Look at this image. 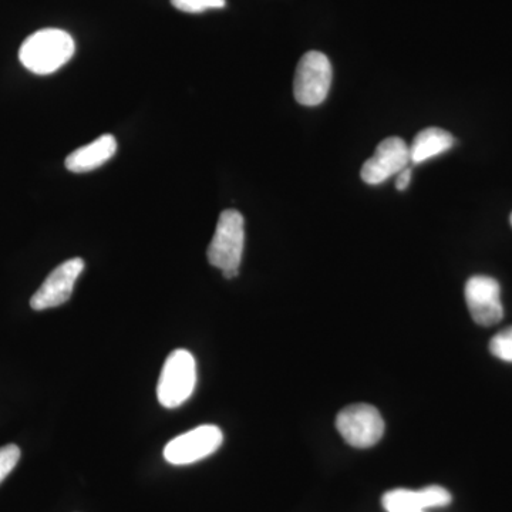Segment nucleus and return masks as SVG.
Masks as SVG:
<instances>
[{
	"label": "nucleus",
	"mask_w": 512,
	"mask_h": 512,
	"mask_svg": "<svg viewBox=\"0 0 512 512\" xmlns=\"http://www.w3.org/2000/svg\"><path fill=\"white\" fill-rule=\"evenodd\" d=\"M74 52L76 45L69 33L60 29H42L23 42L19 59L29 72L47 76L69 62Z\"/></svg>",
	"instance_id": "obj_1"
},
{
	"label": "nucleus",
	"mask_w": 512,
	"mask_h": 512,
	"mask_svg": "<svg viewBox=\"0 0 512 512\" xmlns=\"http://www.w3.org/2000/svg\"><path fill=\"white\" fill-rule=\"evenodd\" d=\"M244 245L245 221L241 212L237 210L222 212L208 247V261L215 268L221 269L224 278H235L238 276Z\"/></svg>",
	"instance_id": "obj_2"
},
{
	"label": "nucleus",
	"mask_w": 512,
	"mask_h": 512,
	"mask_svg": "<svg viewBox=\"0 0 512 512\" xmlns=\"http://www.w3.org/2000/svg\"><path fill=\"white\" fill-rule=\"evenodd\" d=\"M197 383V365L188 350L177 349L168 355L157 384L158 402L165 409H177L192 396Z\"/></svg>",
	"instance_id": "obj_3"
},
{
	"label": "nucleus",
	"mask_w": 512,
	"mask_h": 512,
	"mask_svg": "<svg viewBox=\"0 0 512 512\" xmlns=\"http://www.w3.org/2000/svg\"><path fill=\"white\" fill-rule=\"evenodd\" d=\"M332 86V64L323 53H305L296 67L293 96L302 106L315 107L328 97Z\"/></svg>",
	"instance_id": "obj_4"
},
{
	"label": "nucleus",
	"mask_w": 512,
	"mask_h": 512,
	"mask_svg": "<svg viewBox=\"0 0 512 512\" xmlns=\"http://www.w3.org/2000/svg\"><path fill=\"white\" fill-rule=\"evenodd\" d=\"M336 427L340 436L352 447L376 446L384 434V421L379 410L369 404H353L338 414Z\"/></svg>",
	"instance_id": "obj_5"
},
{
	"label": "nucleus",
	"mask_w": 512,
	"mask_h": 512,
	"mask_svg": "<svg viewBox=\"0 0 512 512\" xmlns=\"http://www.w3.org/2000/svg\"><path fill=\"white\" fill-rule=\"evenodd\" d=\"M222 441L224 434L220 427L205 424L171 440L164 448V458L173 466H187L210 457Z\"/></svg>",
	"instance_id": "obj_6"
},
{
	"label": "nucleus",
	"mask_w": 512,
	"mask_h": 512,
	"mask_svg": "<svg viewBox=\"0 0 512 512\" xmlns=\"http://www.w3.org/2000/svg\"><path fill=\"white\" fill-rule=\"evenodd\" d=\"M464 295L468 311L477 325L488 328L504 318L501 286L491 276L477 275L468 279Z\"/></svg>",
	"instance_id": "obj_7"
},
{
	"label": "nucleus",
	"mask_w": 512,
	"mask_h": 512,
	"mask_svg": "<svg viewBox=\"0 0 512 512\" xmlns=\"http://www.w3.org/2000/svg\"><path fill=\"white\" fill-rule=\"evenodd\" d=\"M410 148L400 137H389L376 147L375 154L363 164L360 177L369 185L383 184L404 168L410 167Z\"/></svg>",
	"instance_id": "obj_8"
},
{
	"label": "nucleus",
	"mask_w": 512,
	"mask_h": 512,
	"mask_svg": "<svg viewBox=\"0 0 512 512\" xmlns=\"http://www.w3.org/2000/svg\"><path fill=\"white\" fill-rule=\"evenodd\" d=\"M84 261L82 258H73L64 261L47 276L42 286L37 289L35 295L30 299V306L35 311H46V309L57 308L69 301L72 296L74 285L82 275Z\"/></svg>",
	"instance_id": "obj_9"
},
{
	"label": "nucleus",
	"mask_w": 512,
	"mask_h": 512,
	"mask_svg": "<svg viewBox=\"0 0 512 512\" xmlns=\"http://www.w3.org/2000/svg\"><path fill=\"white\" fill-rule=\"evenodd\" d=\"M382 503L387 512L424 511L427 508L446 507L451 503V494L439 485H431L420 491L397 488L384 494Z\"/></svg>",
	"instance_id": "obj_10"
},
{
	"label": "nucleus",
	"mask_w": 512,
	"mask_h": 512,
	"mask_svg": "<svg viewBox=\"0 0 512 512\" xmlns=\"http://www.w3.org/2000/svg\"><path fill=\"white\" fill-rule=\"evenodd\" d=\"M117 151L116 138L104 134L82 148H77L66 158L67 170L72 173H89L111 160Z\"/></svg>",
	"instance_id": "obj_11"
},
{
	"label": "nucleus",
	"mask_w": 512,
	"mask_h": 512,
	"mask_svg": "<svg viewBox=\"0 0 512 512\" xmlns=\"http://www.w3.org/2000/svg\"><path fill=\"white\" fill-rule=\"evenodd\" d=\"M453 134L443 128L430 127L420 131L410 146V163L419 165L426 163L431 158L446 153L454 146Z\"/></svg>",
	"instance_id": "obj_12"
},
{
	"label": "nucleus",
	"mask_w": 512,
	"mask_h": 512,
	"mask_svg": "<svg viewBox=\"0 0 512 512\" xmlns=\"http://www.w3.org/2000/svg\"><path fill=\"white\" fill-rule=\"evenodd\" d=\"M490 352L498 359L512 363V326L501 330L491 339Z\"/></svg>",
	"instance_id": "obj_13"
},
{
	"label": "nucleus",
	"mask_w": 512,
	"mask_h": 512,
	"mask_svg": "<svg viewBox=\"0 0 512 512\" xmlns=\"http://www.w3.org/2000/svg\"><path fill=\"white\" fill-rule=\"evenodd\" d=\"M175 9L185 13H202L210 9H222L227 0H171Z\"/></svg>",
	"instance_id": "obj_14"
},
{
	"label": "nucleus",
	"mask_w": 512,
	"mask_h": 512,
	"mask_svg": "<svg viewBox=\"0 0 512 512\" xmlns=\"http://www.w3.org/2000/svg\"><path fill=\"white\" fill-rule=\"evenodd\" d=\"M20 460V448L16 444L0 447V484L12 473Z\"/></svg>",
	"instance_id": "obj_15"
},
{
	"label": "nucleus",
	"mask_w": 512,
	"mask_h": 512,
	"mask_svg": "<svg viewBox=\"0 0 512 512\" xmlns=\"http://www.w3.org/2000/svg\"><path fill=\"white\" fill-rule=\"evenodd\" d=\"M412 167L404 168L403 171H400L399 174H397L396 178V188L399 191H406L407 188H409L410 181H412Z\"/></svg>",
	"instance_id": "obj_16"
},
{
	"label": "nucleus",
	"mask_w": 512,
	"mask_h": 512,
	"mask_svg": "<svg viewBox=\"0 0 512 512\" xmlns=\"http://www.w3.org/2000/svg\"><path fill=\"white\" fill-rule=\"evenodd\" d=\"M511 225H512V214H511Z\"/></svg>",
	"instance_id": "obj_17"
},
{
	"label": "nucleus",
	"mask_w": 512,
	"mask_h": 512,
	"mask_svg": "<svg viewBox=\"0 0 512 512\" xmlns=\"http://www.w3.org/2000/svg\"><path fill=\"white\" fill-rule=\"evenodd\" d=\"M414 512H424V511H414Z\"/></svg>",
	"instance_id": "obj_18"
}]
</instances>
